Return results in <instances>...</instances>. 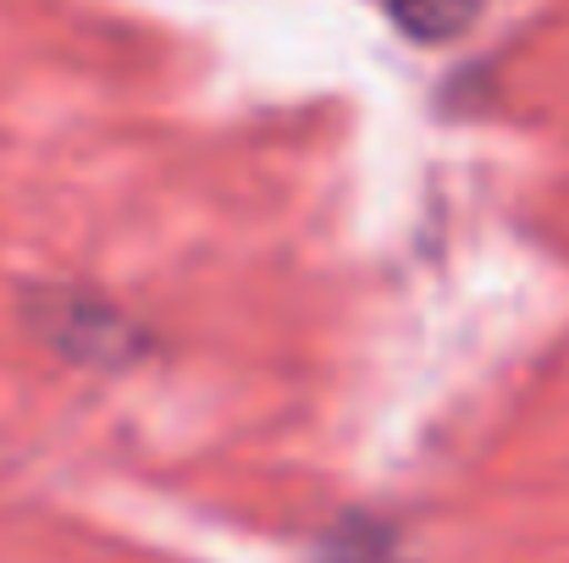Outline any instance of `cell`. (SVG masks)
<instances>
[{"label":"cell","mask_w":569,"mask_h":563,"mask_svg":"<svg viewBox=\"0 0 569 563\" xmlns=\"http://www.w3.org/2000/svg\"><path fill=\"white\" fill-rule=\"evenodd\" d=\"M487 0H387L392 22L420 39V44H442V39H459L476 17H481Z\"/></svg>","instance_id":"6da1fadb"}]
</instances>
